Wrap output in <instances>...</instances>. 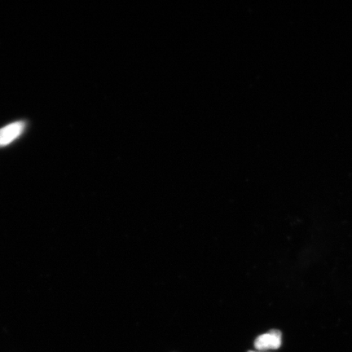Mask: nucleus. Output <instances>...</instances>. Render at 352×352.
<instances>
[{
    "mask_svg": "<svg viewBox=\"0 0 352 352\" xmlns=\"http://www.w3.org/2000/svg\"><path fill=\"white\" fill-rule=\"evenodd\" d=\"M25 126L24 122H16L0 129V147L6 146L19 138L24 131Z\"/></svg>",
    "mask_w": 352,
    "mask_h": 352,
    "instance_id": "obj_2",
    "label": "nucleus"
},
{
    "mask_svg": "<svg viewBox=\"0 0 352 352\" xmlns=\"http://www.w3.org/2000/svg\"><path fill=\"white\" fill-rule=\"evenodd\" d=\"M281 346V332L279 330L262 334L254 342V346L258 351L276 350Z\"/></svg>",
    "mask_w": 352,
    "mask_h": 352,
    "instance_id": "obj_1",
    "label": "nucleus"
},
{
    "mask_svg": "<svg viewBox=\"0 0 352 352\" xmlns=\"http://www.w3.org/2000/svg\"><path fill=\"white\" fill-rule=\"evenodd\" d=\"M248 352H255V351H248Z\"/></svg>",
    "mask_w": 352,
    "mask_h": 352,
    "instance_id": "obj_3",
    "label": "nucleus"
}]
</instances>
